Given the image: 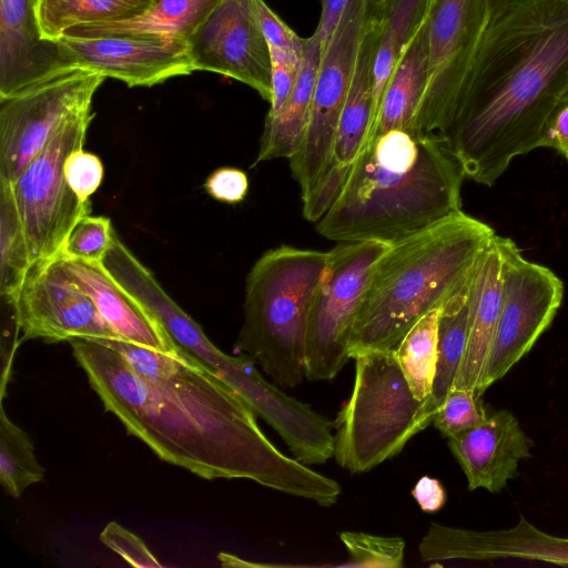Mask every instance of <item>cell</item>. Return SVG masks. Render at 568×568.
Returning a JSON list of instances; mask_svg holds the SVG:
<instances>
[{
  "label": "cell",
  "mask_w": 568,
  "mask_h": 568,
  "mask_svg": "<svg viewBox=\"0 0 568 568\" xmlns=\"http://www.w3.org/2000/svg\"><path fill=\"white\" fill-rule=\"evenodd\" d=\"M195 71L242 82L271 102V59L254 0H221L187 40Z\"/></svg>",
  "instance_id": "cell-14"
},
{
  "label": "cell",
  "mask_w": 568,
  "mask_h": 568,
  "mask_svg": "<svg viewBox=\"0 0 568 568\" xmlns=\"http://www.w3.org/2000/svg\"><path fill=\"white\" fill-rule=\"evenodd\" d=\"M327 258L328 252L281 245L261 255L247 274L244 321L233 349L252 357L281 387L305 378L310 314Z\"/></svg>",
  "instance_id": "cell-5"
},
{
  "label": "cell",
  "mask_w": 568,
  "mask_h": 568,
  "mask_svg": "<svg viewBox=\"0 0 568 568\" xmlns=\"http://www.w3.org/2000/svg\"><path fill=\"white\" fill-rule=\"evenodd\" d=\"M440 310L442 307L435 308L417 321L395 348L410 390L419 400L428 399L434 384Z\"/></svg>",
  "instance_id": "cell-27"
},
{
  "label": "cell",
  "mask_w": 568,
  "mask_h": 568,
  "mask_svg": "<svg viewBox=\"0 0 568 568\" xmlns=\"http://www.w3.org/2000/svg\"><path fill=\"white\" fill-rule=\"evenodd\" d=\"M21 339L59 343L73 338H119L93 301L70 282L57 261L32 265L11 300Z\"/></svg>",
  "instance_id": "cell-13"
},
{
  "label": "cell",
  "mask_w": 568,
  "mask_h": 568,
  "mask_svg": "<svg viewBox=\"0 0 568 568\" xmlns=\"http://www.w3.org/2000/svg\"><path fill=\"white\" fill-rule=\"evenodd\" d=\"M433 2L434 0L375 1L374 19L377 30L373 92L375 118L386 83L404 51L426 22Z\"/></svg>",
  "instance_id": "cell-24"
},
{
  "label": "cell",
  "mask_w": 568,
  "mask_h": 568,
  "mask_svg": "<svg viewBox=\"0 0 568 568\" xmlns=\"http://www.w3.org/2000/svg\"><path fill=\"white\" fill-rule=\"evenodd\" d=\"M113 232L109 217L89 214L72 229L58 257L102 262L111 245Z\"/></svg>",
  "instance_id": "cell-32"
},
{
  "label": "cell",
  "mask_w": 568,
  "mask_h": 568,
  "mask_svg": "<svg viewBox=\"0 0 568 568\" xmlns=\"http://www.w3.org/2000/svg\"><path fill=\"white\" fill-rule=\"evenodd\" d=\"M105 77L73 70L0 99V182L13 183L73 113L92 106Z\"/></svg>",
  "instance_id": "cell-11"
},
{
  "label": "cell",
  "mask_w": 568,
  "mask_h": 568,
  "mask_svg": "<svg viewBox=\"0 0 568 568\" xmlns=\"http://www.w3.org/2000/svg\"><path fill=\"white\" fill-rule=\"evenodd\" d=\"M204 189L216 201L236 204L247 194L248 179L240 169L220 168L207 176Z\"/></svg>",
  "instance_id": "cell-37"
},
{
  "label": "cell",
  "mask_w": 568,
  "mask_h": 568,
  "mask_svg": "<svg viewBox=\"0 0 568 568\" xmlns=\"http://www.w3.org/2000/svg\"><path fill=\"white\" fill-rule=\"evenodd\" d=\"M503 283L504 253L495 234L473 276L467 347L453 388L477 390L500 315Z\"/></svg>",
  "instance_id": "cell-20"
},
{
  "label": "cell",
  "mask_w": 568,
  "mask_h": 568,
  "mask_svg": "<svg viewBox=\"0 0 568 568\" xmlns=\"http://www.w3.org/2000/svg\"><path fill=\"white\" fill-rule=\"evenodd\" d=\"M495 234L488 224L459 211L392 243L371 276L349 357L395 349L417 321L471 280Z\"/></svg>",
  "instance_id": "cell-4"
},
{
  "label": "cell",
  "mask_w": 568,
  "mask_h": 568,
  "mask_svg": "<svg viewBox=\"0 0 568 568\" xmlns=\"http://www.w3.org/2000/svg\"><path fill=\"white\" fill-rule=\"evenodd\" d=\"M410 494L425 513L438 511L446 503L444 486L438 479L430 476L420 477Z\"/></svg>",
  "instance_id": "cell-39"
},
{
  "label": "cell",
  "mask_w": 568,
  "mask_h": 568,
  "mask_svg": "<svg viewBox=\"0 0 568 568\" xmlns=\"http://www.w3.org/2000/svg\"><path fill=\"white\" fill-rule=\"evenodd\" d=\"M567 160H568V156H567Z\"/></svg>",
  "instance_id": "cell-42"
},
{
  "label": "cell",
  "mask_w": 568,
  "mask_h": 568,
  "mask_svg": "<svg viewBox=\"0 0 568 568\" xmlns=\"http://www.w3.org/2000/svg\"><path fill=\"white\" fill-rule=\"evenodd\" d=\"M31 267L30 253L11 183L0 182V294L11 300Z\"/></svg>",
  "instance_id": "cell-28"
},
{
  "label": "cell",
  "mask_w": 568,
  "mask_h": 568,
  "mask_svg": "<svg viewBox=\"0 0 568 568\" xmlns=\"http://www.w3.org/2000/svg\"><path fill=\"white\" fill-rule=\"evenodd\" d=\"M69 343L104 409L162 460L207 480L250 479L326 507L338 500L336 480L278 450L248 404L185 351L166 376L149 379L101 342Z\"/></svg>",
  "instance_id": "cell-1"
},
{
  "label": "cell",
  "mask_w": 568,
  "mask_h": 568,
  "mask_svg": "<svg viewBox=\"0 0 568 568\" xmlns=\"http://www.w3.org/2000/svg\"><path fill=\"white\" fill-rule=\"evenodd\" d=\"M64 176L79 200L87 203L101 185L103 164L98 155L80 148L65 159Z\"/></svg>",
  "instance_id": "cell-33"
},
{
  "label": "cell",
  "mask_w": 568,
  "mask_h": 568,
  "mask_svg": "<svg viewBox=\"0 0 568 568\" xmlns=\"http://www.w3.org/2000/svg\"><path fill=\"white\" fill-rule=\"evenodd\" d=\"M504 283L500 315L476 394L504 377L551 324L564 297L561 280L528 261L514 241L500 236Z\"/></svg>",
  "instance_id": "cell-10"
},
{
  "label": "cell",
  "mask_w": 568,
  "mask_h": 568,
  "mask_svg": "<svg viewBox=\"0 0 568 568\" xmlns=\"http://www.w3.org/2000/svg\"><path fill=\"white\" fill-rule=\"evenodd\" d=\"M94 113L88 106L69 116L13 182L31 266L54 261L75 224L90 214L64 176L68 155L83 148Z\"/></svg>",
  "instance_id": "cell-7"
},
{
  "label": "cell",
  "mask_w": 568,
  "mask_h": 568,
  "mask_svg": "<svg viewBox=\"0 0 568 568\" xmlns=\"http://www.w3.org/2000/svg\"><path fill=\"white\" fill-rule=\"evenodd\" d=\"M429 71L427 20L404 51L381 97L369 140L395 129L416 130ZM368 140V141H369Z\"/></svg>",
  "instance_id": "cell-22"
},
{
  "label": "cell",
  "mask_w": 568,
  "mask_h": 568,
  "mask_svg": "<svg viewBox=\"0 0 568 568\" xmlns=\"http://www.w3.org/2000/svg\"><path fill=\"white\" fill-rule=\"evenodd\" d=\"M568 93V0H520L489 22L440 133L466 178L491 186L539 148Z\"/></svg>",
  "instance_id": "cell-2"
},
{
  "label": "cell",
  "mask_w": 568,
  "mask_h": 568,
  "mask_svg": "<svg viewBox=\"0 0 568 568\" xmlns=\"http://www.w3.org/2000/svg\"><path fill=\"white\" fill-rule=\"evenodd\" d=\"M348 399L334 420V458L353 474L369 471L402 452L433 423L427 399H417L395 349L363 353L355 358Z\"/></svg>",
  "instance_id": "cell-6"
},
{
  "label": "cell",
  "mask_w": 568,
  "mask_h": 568,
  "mask_svg": "<svg viewBox=\"0 0 568 568\" xmlns=\"http://www.w3.org/2000/svg\"><path fill=\"white\" fill-rule=\"evenodd\" d=\"M57 42L67 71L95 72L128 87H153L195 71L187 42L175 38L63 36Z\"/></svg>",
  "instance_id": "cell-15"
},
{
  "label": "cell",
  "mask_w": 568,
  "mask_h": 568,
  "mask_svg": "<svg viewBox=\"0 0 568 568\" xmlns=\"http://www.w3.org/2000/svg\"><path fill=\"white\" fill-rule=\"evenodd\" d=\"M518 1L520 0H487L488 23L496 20L509 7L517 3Z\"/></svg>",
  "instance_id": "cell-41"
},
{
  "label": "cell",
  "mask_w": 568,
  "mask_h": 568,
  "mask_svg": "<svg viewBox=\"0 0 568 568\" xmlns=\"http://www.w3.org/2000/svg\"><path fill=\"white\" fill-rule=\"evenodd\" d=\"M532 445L507 409H499L476 427L448 438L468 489L483 488L490 493L500 491L516 477L519 462L531 456Z\"/></svg>",
  "instance_id": "cell-17"
},
{
  "label": "cell",
  "mask_w": 568,
  "mask_h": 568,
  "mask_svg": "<svg viewBox=\"0 0 568 568\" xmlns=\"http://www.w3.org/2000/svg\"><path fill=\"white\" fill-rule=\"evenodd\" d=\"M471 281L473 277L440 310L437 367L432 393L427 399L434 416L454 387L465 356L469 328Z\"/></svg>",
  "instance_id": "cell-25"
},
{
  "label": "cell",
  "mask_w": 568,
  "mask_h": 568,
  "mask_svg": "<svg viewBox=\"0 0 568 568\" xmlns=\"http://www.w3.org/2000/svg\"><path fill=\"white\" fill-rule=\"evenodd\" d=\"M427 23L428 81L415 129L440 132L488 24L487 0H434Z\"/></svg>",
  "instance_id": "cell-12"
},
{
  "label": "cell",
  "mask_w": 568,
  "mask_h": 568,
  "mask_svg": "<svg viewBox=\"0 0 568 568\" xmlns=\"http://www.w3.org/2000/svg\"><path fill=\"white\" fill-rule=\"evenodd\" d=\"M100 540L134 567H161L144 541L118 523H109L100 534Z\"/></svg>",
  "instance_id": "cell-34"
},
{
  "label": "cell",
  "mask_w": 568,
  "mask_h": 568,
  "mask_svg": "<svg viewBox=\"0 0 568 568\" xmlns=\"http://www.w3.org/2000/svg\"><path fill=\"white\" fill-rule=\"evenodd\" d=\"M67 278L82 290L119 338L164 353L180 347L161 324L108 273L101 262L55 258Z\"/></svg>",
  "instance_id": "cell-19"
},
{
  "label": "cell",
  "mask_w": 568,
  "mask_h": 568,
  "mask_svg": "<svg viewBox=\"0 0 568 568\" xmlns=\"http://www.w3.org/2000/svg\"><path fill=\"white\" fill-rule=\"evenodd\" d=\"M348 559L341 567L400 568L404 564L405 541L400 537H385L363 531H342Z\"/></svg>",
  "instance_id": "cell-30"
},
{
  "label": "cell",
  "mask_w": 568,
  "mask_h": 568,
  "mask_svg": "<svg viewBox=\"0 0 568 568\" xmlns=\"http://www.w3.org/2000/svg\"><path fill=\"white\" fill-rule=\"evenodd\" d=\"M465 178L440 133L389 130L367 142L316 231L337 243H395L462 211Z\"/></svg>",
  "instance_id": "cell-3"
},
{
  "label": "cell",
  "mask_w": 568,
  "mask_h": 568,
  "mask_svg": "<svg viewBox=\"0 0 568 568\" xmlns=\"http://www.w3.org/2000/svg\"><path fill=\"white\" fill-rule=\"evenodd\" d=\"M302 55L270 50L272 98L267 114L276 113L292 93L301 72Z\"/></svg>",
  "instance_id": "cell-35"
},
{
  "label": "cell",
  "mask_w": 568,
  "mask_h": 568,
  "mask_svg": "<svg viewBox=\"0 0 568 568\" xmlns=\"http://www.w3.org/2000/svg\"><path fill=\"white\" fill-rule=\"evenodd\" d=\"M153 0H38L43 39L55 41L83 24L125 22L144 14Z\"/></svg>",
  "instance_id": "cell-26"
},
{
  "label": "cell",
  "mask_w": 568,
  "mask_h": 568,
  "mask_svg": "<svg viewBox=\"0 0 568 568\" xmlns=\"http://www.w3.org/2000/svg\"><path fill=\"white\" fill-rule=\"evenodd\" d=\"M44 473L31 438L7 416L1 400L0 481L3 490L12 498H19L26 488L41 481Z\"/></svg>",
  "instance_id": "cell-29"
},
{
  "label": "cell",
  "mask_w": 568,
  "mask_h": 568,
  "mask_svg": "<svg viewBox=\"0 0 568 568\" xmlns=\"http://www.w3.org/2000/svg\"><path fill=\"white\" fill-rule=\"evenodd\" d=\"M38 0H0V99L64 69L59 44L42 38Z\"/></svg>",
  "instance_id": "cell-18"
},
{
  "label": "cell",
  "mask_w": 568,
  "mask_h": 568,
  "mask_svg": "<svg viewBox=\"0 0 568 568\" xmlns=\"http://www.w3.org/2000/svg\"><path fill=\"white\" fill-rule=\"evenodd\" d=\"M480 397L467 388H452L436 412L433 424L439 433L452 438L463 434L487 418Z\"/></svg>",
  "instance_id": "cell-31"
},
{
  "label": "cell",
  "mask_w": 568,
  "mask_h": 568,
  "mask_svg": "<svg viewBox=\"0 0 568 568\" xmlns=\"http://www.w3.org/2000/svg\"><path fill=\"white\" fill-rule=\"evenodd\" d=\"M221 0H153L150 9L125 22L74 27L63 36H152L187 40L203 24ZM62 36V37H63Z\"/></svg>",
  "instance_id": "cell-23"
},
{
  "label": "cell",
  "mask_w": 568,
  "mask_h": 568,
  "mask_svg": "<svg viewBox=\"0 0 568 568\" xmlns=\"http://www.w3.org/2000/svg\"><path fill=\"white\" fill-rule=\"evenodd\" d=\"M254 6L268 50L302 55L304 38L298 37L264 0H254Z\"/></svg>",
  "instance_id": "cell-36"
},
{
  "label": "cell",
  "mask_w": 568,
  "mask_h": 568,
  "mask_svg": "<svg viewBox=\"0 0 568 568\" xmlns=\"http://www.w3.org/2000/svg\"><path fill=\"white\" fill-rule=\"evenodd\" d=\"M348 2L349 0H320L321 16L313 34L323 47L334 31Z\"/></svg>",
  "instance_id": "cell-40"
},
{
  "label": "cell",
  "mask_w": 568,
  "mask_h": 568,
  "mask_svg": "<svg viewBox=\"0 0 568 568\" xmlns=\"http://www.w3.org/2000/svg\"><path fill=\"white\" fill-rule=\"evenodd\" d=\"M390 244L339 242L314 294L305 347V378L331 381L348 362L355 321L371 276Z\"/></svg>",
  "instance_id": "cell-8"
},
{
  "label": "cell",
  "mask_w": 568,
  "mask_h": 568,
  "mask_svg": "<svg viewBox=\"0 0 568 568\" xmlns=\"http://www.w3.org/2000/svg\"><path fill=\"white\" fill-rule=\"evenodd\" d=\"M323 44L312 34L304 38L301 72L283 106L266 114L260 148L253 165L274 159H291L305 135Z\"/></svg>",
  "instance_id": "cell-21"
},
{
  "label": "cell",
  "mask_w": 568,
  "mask_h": 568,
  "mask_svg": "<svg viewBox=\"0 0 568 568\" xmlns=\"http://www.w3.org/2000/svg\"><path fill=\"white\" fill-rule=\"evenodd\" d=\"M375 1L349 0L323 47L310 122L300 148L290 159L302 199L316 186L328 163Z\"/></svg>",
  "instance_id": "cell-9"
},
{
  "label": "cell",
  "mask_w": 568,
  "mask_h": 568,
  "mask_svg": "<svg viewBox=\"0 0 568 568\" xmlns=\"http://www.w3.org/2000/svg\"><path fill=\"white\" fill-rule=\"evenodd\" d=\"M376 49L377 30L373 8L328 163L316 186L302 199L303 216L310 222H317L337 199L371 138L375 121L373 92Z\"/></svg>",
  "instance_id": "cell-16"
},
{
  "label": "cell",
  "mask_w": 568,
  "mask_h": 568,
  "mask_svg": "<svg viewBox=\"0 0 568 568\" xmlns=\"http://www.w3.org/2000/svg\"><path fill=\"white\" fill-rule=\"evenodd\" d=\"M549 148L568 156V93L559 101L544 126L539 148Z\"/></svg>",
  "instance_id": "cell-38"
}]
</instances>
